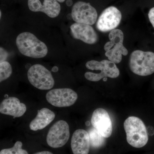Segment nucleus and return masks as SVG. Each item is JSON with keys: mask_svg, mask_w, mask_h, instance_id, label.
Returning a JSON list of instances; mask_svg holds the SVG:
<instances>
[{"mask_svg": "<svg viewBox=\"0 0 154 154\" xmlns=\"http://www.w3.org/2000/svg\"><path fill=\"white\" fill-rule=\"evenodd\" d=\"M16 44L20 52L28 57H44L48 51L46 45L30 32L19 34L16 39Z\"/></svg>", "mask_w": 154, "mask_h": 154, "instance_id": "1", "label": "nucleus"}, {"mask_svg": "<svg viewBox=\"0 0 154 154\" xmlns=\"http://www.w3.org/2000/svg\"><path fill=\"white\" fill-rule=\"evenodd\" d=\"M124 128L127 142L133 147L140 148L148 141L149 137L145 125L136 116H130L125 119Z\"/></svg>", "mask_w": 154, "mask_h": 154, "instance_id": "2", "label": "nucleus"}, {"mask_svg": "<svg viewBox=\"0 0 154 154\" xmlns=\"http://www.w3.org/2000/svg\"><path fill=\"white\" fill-rule=\"evenodd\" d=\"M129 66L135 74L146 76L154 72V53L135 50L130 56Z\"/></svg>", "mask_w": 154, "mask_h": 154, "instance_id": "3", "label": "nucleus"}, {"mask_svg": "<svg viewBox=\"0 0 154 154\" xmlns=\"http://www.w3.org/2000/svg\"><path fill=\"white\" fill-rule=\"evenodd\" d=\"M87 69L92 70H100V73H96L92 72H87L85 73V78L91 82H99L106 77L115 79L119 75V70L116 63L107 60L100 61L92 60L86 63Z\"/></svg>", "mask_w": 154, "mask_h": 154, "instance_id": "4", "label": "nucleus"}, {"mask_svg": "<svg viewBox=\"0 0 154 154\" xmlns=\"http://www.w3.org/2000/svg\"><path fill=\"white\" fill-rule=\"evenodd\" d=\"M108 37L110 41L106 42L104 46L105 55L108 60L119 63L122 60V55L128 54V51L123 45L124 34L120 29H116L110 31Z\"/></svg>", "mask_w": 154, "mask_h": 154, "instance_id": "5", "label": "nucleus"}, {"mask_svg": "<svg viewBox=\"0 0 154 154\" xmlns=\"http://www.w3.org/2000/svg\"><path fill=\"white\" fill-rule=\"evenodd\" d=\"M28 78L31 85L41 90L52 89L54 80L51 72L40 64L32 66L28 72Z\"/></svg>", "mask_w": 154, "mask_h": 154, "instance_id": "6", "label": "nucleus"}, {"mask_svg": "<svg viewBox=\"0 0 154 154\" xmlns=\"http://www.w3.org/2000/svg\"><path fill=\"white\" fill-rule=\"evenodd\" d=\"M70 137L69 126L66 121L59 120L49 130L46 137L48 146L53 148L63 146L68 141Z\"/></svg>", "mask_w": 154, "mask_h": 154, "instance_id": "7", "label": "nucleus"}, {"mask_svg": "<svg viewBox=\"0 0 154 154\" xmlns=\"http://www.w3.org/2000/svg\"><path fill=\"white\" fill-rule=\"evenodd\" d=\"M78 96L77 93L69 88L53 89L46 95L47 102L56 107H70L76 102Z\"/></svg>", "mask_w": 154, "mask_h": 154, "instance_id": "8", "label": "nucleus"}, {"mask_svg": "<svg viewBox=\"0 0 154 154\" xmlns=\"http://www.w3.org/2000/svg\"><path fill=\"white\" fill-rule=\"evenodd\" d=\"M73 20L76 23L93 25L98 18L96 9L89 3L78 2L75 3L72 10Z\"/></svg>", "mask_w": 154, "mask_h": 154, "instance_id": "9", "label": "nucleus"}, {"mask_svg": "<svg viewBox=\"0 0 154 154\" xmlns=\"http://www.w3.org/2000/svg\"><path fill=\"white\" fill-rule=\"evenodd\" d=\"M122 14L113 6L108 7L102 12L97 20L96 28L102 32H107L116 29L121 22Z\"/></svg>", "mask_w": 154, "mask_h": 154, "instance_id": "10", "label": "nucleus"}, {"mask_svg": "<svg viewBox=\"0 0 154 154\" xmlns=\"http://www.w3.org/2000/svg\"><path fill=\"white\" fill-rule=\"evenodd\" d=\"M91 123L103 137L108 138L113 132L112 121L105 109L99 108L94 110L92 114Z\"/></svg>", "mask_w": 154, "mask_h": 154, "instance_id": "11", "label": "nucleus"}, {"mask_svg": "<svg viewBox=\"0 0 154 154\" xmlns=\"http://www.w3.org/2000/svg\"><path fill=\"white\" fill-rule=\"evenodd\" d=\"M73 37L88 44H94L98 40V36L91 25L74 23L70 26Z\"/></svg>", "mask_w": 154, "mask_h": 154, "instance_id": "12", "label": "nucleus"}, {"mask_svg": "<svg viewBox=\"0 0 154 154\" xmlns=\"http://www.w3.org/2000/svg\"><path fill=\"white\" fill-rule=\"evenodd\" d=\"M28 8L33 12H42L50 18L57 17L60 12L59 3L56 0H44L43 5L39 0H28Z\"/></svg>", "mask_w": 154, "mask_h": 154, "instance_id": "13", "label": "nucleus"}, {"mask_svg": "<svg viewBox=\"0 0 154 154\" xmlns=\"http://www.w3.org/2000/svg\"><path fill=\"white\" fill-rule=\"evenodd\" d=\"M27 110L26 105L21 103L15 97H9L2 101L0 105V112L5 115L11 116L14 118L22 116Z\"/></svg>", "mask_w": 154, "mask_h": 154, "instance_id": "14", "label": "nucleus"}, {"mask_svg": "<svg viewBox=\"0 0 154 154\" xmlns=\"http://www.w3.org/2000/svg\"><path fill=\"white\" fill-rule=\"evenodd\" d=\"M71 146L73 154H88L91 146L88 132L84 129L76 130L72 136Z\"/></svg>", "mask_w": 154, "mask_h": 154, "instance_id": "15", "label": "nucleus"}, {"mask_svg": "<svg viewBox=\"0 0 154 154\" xmlns=\"http://www.w3.org/2000/svg\"><path fill=\"white\" fill-rule=\"evenodd\" d=\"M55 117V113L52 110L47 108H42L38 110L36 117L30 122L29 127L33 131L44 129Z\"/></svg>", "mask_w": 154, "mask_h": 154, "instance_id": "16", "label": "nucleus"}, {"mask_svg": "<svg viewBox=\"0 0 154 154\" xmlns=\"http://www.w3.org/2000/svg\"><path fill=\"white\" fill-rule=\"evenodd\" d=\"M90 137L91 146L94 148L102 146L105 142V138L94 128H91L88 131Z\"/></svg>", "mask_w": 154, "mask_h": 154, "instance_id": "17", "label": "nucleus"}, {"mask_svg": "<svg viewBox=\"0 0 154 154\" xmlns=\"http://www.w3.org/2000/svg\"><path fill=\"white\" fill-rule=\"evenodd\" d=\"M12 73V68L8 62L3 61L0 63V82L7 80Z\"/></svg>", "mask_w": 154, "mask_h": 154, "instance_id": "18", "label": "nucleus"}, {"mask_svg": "<svg viewBox=\"0 0 154 154\" xmlns=\"http://www.w3.org/2000/svg\"><path fill=\"white\" fill-rule=\"evenodd\" d=\"M22 142L17 141L13 147L2 150L0 154H28L27 151L22 149Z\"/></svg>", "mask_w": 154, "mask_h": 154, "instance_id": "19", "label": "nucleus"}, {"mask_svg": "<svg viewBox=\"0 0 154 154\" xmlns=\"http://www.w3.org/2000/svg\"><path fill=\"white\" fill-rule=\"evenodd\" d=\"M148 17L150 22L154 28V7L151 9L149 11Z\"/></svg>", "mask_w": 154, "mask_h": 154, "instance_id": "20", "label": "nucleus"}, {"mask_svg": "<svg viewBox=\"0 0 154 154\" xmlns=\"http://www.w3.org/2000/svg\"><path fill=\"white\" fill-rule=\"evenodd\" d=\"M8 53L2 48H1V62L5 61L8 57Z\"/></svg>", "mask_w": 154, "mask_h": 154, "instance_id": "21", "label": "nucleus"}, {"mask_svg": "<svg viewBox=\"0 0 154 154\" xmlns=\"http://www.w3.org/2000/svg\"><path fill=\"white\" fill-rule=\"evenodd\" d=\"M34 154H53L51 152L49 151H42L38 152Z\"/></svg>", "mask_w": 154, "mask_h": 154, "instance_id": "22", "label": "nucleus"}, {"mask_svg": "<svg viewBox=\"0 0 154 154\" xmlns=\"http://www.w3.org/2000/svg\"><path fill=\"white\" fill-rule=\"evenodd\" d=\"M66 5L68 7H70L73 5V2L72 0H67Z\"/></svg>", "mask_w": 154, "mask_h": 154, "instance_id": "23", "label": "nucleus"}, {"mask_svg": "<svg viewBox=\"0 0 154 154\" xmlns=\"http://www.w3.org/2000/svg\"><path fill=\"white\" fill-rule=\"evenodd\" d=\"M58 70V68L57 66H54L52 69V71L57 72Z\"/></svg>", "mask_w": 154, "mask_h": 154, "instance_id": "24", "label": "nucleus"}, {"mask_svg": "<svg viewBox=\"0 0 154 154\" xmlns=\"http://www.w3.org/2000/svg\"><path fill=\"white\" fill-rule=\"evenodd\" d=\"M67 17L68 19H69V20H71V19H72V16L71 14H69L67 16Z\"/></svg>", "mask_w": 154, "mask_h": 154, "instance_id": "25", "label": "nucleus"}, {"mask_svg": "<svg viewBox=\"0 0 154 154\" xmlns=\"http://www.w3.org/2000/svg\"><path fill=\"white\" fill-rule=\"evenodd\" d=\"M56 1H57V2H59L63 3V2L65 0H56Z\"/></svg>", "mask_w": 154, "mask_h": 154, "instance_id": "26", "label": "nucleus"}, {"mask_svg": "<svg viewBox=\"0 0 154 154\" xmlns=\"http://www.w3.org/2000/svg\"><path fill=\"white\" fill-rule=\"evenodd\" d=\"M2 12H1V11H0V18H1V17H2Z\"/></svg>", "mask_w": 154, "mask_h": 154, "instance_id": "27", "label": "nucleus"}]
</instances>
